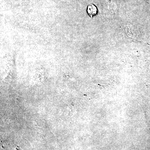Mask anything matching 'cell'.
<instances>
[{"instance_id": "1", "label": "cell", "mask_w": 150, "mask_h": 150, "mask_svg": "<svg viewBox=\"0 0 150 150\" xmlns=\"http://www.w3.org/2000/svg\"><path fill=\"white\" fill-rule=\"evenodd\" d=\"M98 10L96 7L93 4L88 6L87 8V12L91 17L92 18L97 13Z\"/></svg>"}]
</instances>
